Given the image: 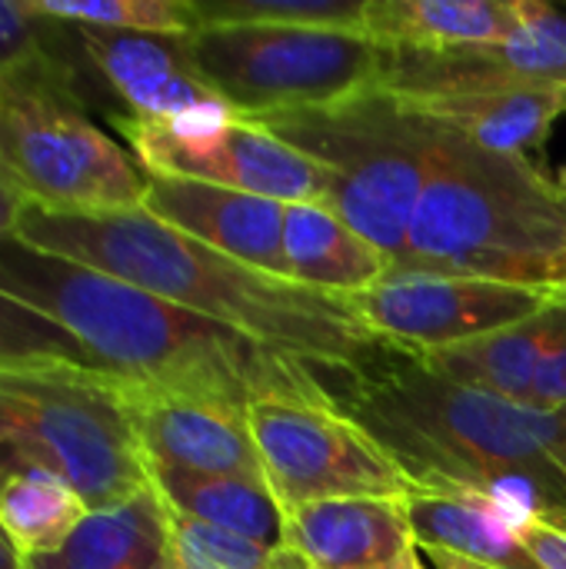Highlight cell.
I'll return each instance as SVG.
<instances>
[{"mask_svg":"<svg viewBox=\"0 0 566 569\" xmlns=\"http://www.w3.org/2000/svg\"><path fill=\"white\" fill-rule=\"evenodd\" d=\"M147 477L170 510L267 547H287V510L264 480L193 473L157 460H147Z\"/></svg>","mask_w":566,"mask_h":569,"instance_id":"obj_23","label":"cell"},{"mask_svg":"<svg viewBox=\"0 0 566 569\" xmlns=\"http://www.w3.org/2000/svg\"><path fill=\"white\" fill-rule=\"evenodd\" d=\"M477 83H524L566 90V13L544 0H520V23L494 43L440 53H387L380 87L427 93Z\"/></svg>","mask_w":566,"mask_h":569,"instance_id":"obj_12","label":"cell"},{"mask_svg":"<svg viewBox=\"0 0 566 569\" xmlns=\"http://www.w3.org/2000/svg\"><path fill=\"white\" fill-rule=\"evenodd\" d=\"M400 270L566 293V193L527 157L440 130Z\"/></svg>","mask_w":566,"mask_h":569,"instance_id":"obj_4","label":"cell"},{"mask_svg":"<svg viewBox=\"0 0 566 569\" xmlns=\"http://www.w3.org/2000/svg\"><path fill=\"white\" fill-rule=\"evenodd\" d=\"M167 513H170L173 540L210 569H307L304 560L287 547L257 543L250 537H240V533L210 527L203 520L183 517L170 507H167Z\"/></svg>","mask_w":566,"mask_h":569,"instance_id":"obj_28","label":"cell"},{"mask_svg":"<svg viewBox=\"0 0 566 569\" xmlns=\"http://www.w3.org/2000/svg\"><path fill=\"white\" fill-rule=\"evenodd\" d=\"M340 410L417 487L480 490L514 513L517 533L530 520L566 530V410L454 383L414 353L347 383Z\"/></svg>","mask_w":566,"mask_h":569,"instance_id":"obj_3","label":"cell"},{"mask_svg":"<svg viewBox=\"0 0 566 569\" xmlns=\"http://www.w3.org/2000/svg\"><path fill=\"white\" fill-rule=\"evenodd\" d=\"M394 97L444 133L507 157H527L537 150L566 113L564 87L477 83Z\"/></svg>","mask_w":566,"mask_h":569,"instance_id":"obj_16","label":"cell"},{"mask_svg":"<svg viewBox=\"0 0 566 569\" xmlns=\"http://www.w3.org/2000/svg\"><path fill=\"white\" fill-rule=\"evenodd\" d=\"M520 543L540 569H566V530L544 520H530L520 527Z\"/></svg>","mask_w":566,"mask_h":569,"instance_id":"obj_30","label":"cell"},{"mask_svg":"<svg viewBox=\"0 0 566 569\" xmlns=\"http://www.w3.org/2000/svg\"><path fill=\"white\" fill-rule=\"evenodd\" d=\"M374 569H424V560H420L417 547H410L404 557H397V560H390V563H384V567H374Z\"/></svg>","mask_w":566,"mask_h":569,"instance_id":"obj_36","label":"cell"},{"mask_svg":"<svg viewBox=\"0 0 566 569\" xmlns=\"http://www.w3.org/2000/svg\"><path fill=\"white\" fill-rule=\"evenodd\" d=\"M113 123L147 173L230 187L280 203L327 207L330 173L240 117L163 123L127 113L113 117Z\"/></svg>","mask_w":566,"mask_h":569,"instance_id":"obj_10","label":"cell"},{"mask_svg":"<svg viewBox=\"0 0 566 569\" xmlns=\"http://www.w3.org/2000/svg\"><path fill=\"white\" fill-rule=\"evenodd\" d=\"M200 27H307L364 33L367 0H193Z\"/></svg>","mask_w":566,"mask_h":569,"instance_id":"obj_26","label":"cell"},{"mask_svg":"<svg viewBox=\"0 0 566 569\" xmlns=\"http://www.w3.org/2000/svg\"><path fill=\"white\" fill-rule=\"evenodd\" d=\"M13 237L33 250L77 260L207 320L234 327L324 370L344 383V390L387 357L400 353L364 323L354 297L247 267L157 220L143 207L117 213H67L27 203Z\"/></svg>","mask_w":566,"mask_h":569,"instance_id":"obj_2","label":"cell"},{"mask_svg":"<svg viewBox=\"0 0 566 569\" xmlns=\"http://www.w3.org/2000/svg\"><path fill=\"white\" fill-rule=\"evenodd\" d=\"M40 470L90 510L150 487L120 383L97 370H0V473Z\"/></svg>","mask_w":566,"mask_h":569,"instance_id":"obj_7","label":"cell"},{"mask_svg":"<svg viewBox=\"0 0 566 569\" xmlns=\"http://www.w3.org/2000/svg\"><path fill=\"white\" fill-rule=\"evenodd\" d=\"M330 173L327 207L384 250L394 270L407 260L410 227L437 160L440 130L407 110L384 87L357 97L240 117Z\"/></svg>","mask_w":566,"mask_h":569,"instance_id":"obj_6","label":"cell"},{"mask_svg":"<svg viewBox=\"0 0 566 569\" xmlns=\"http://www.w3.org/2000/svg\"><path fill=\"white\" fill-rule=\"evenodd\" d=\"M0 569H27L23 557H20V550H17V547H13V540L3 533V527H0Z\"/></svg>","mask_w":566,"mask_h":569,"instance_id":"obj_34","label":"cell"},{"mask_svg":"<svg viewBox=\"0 0 566 569\" xmlns=\"http://www.w3.org/2000/svg\"><path fill=\"white\" fill-rule=\"evenodd\" d=\"M564 333L566 293H560L547 310H540L537 317H530L524 323H514L507 330L427 353L420 360L454 383L477 387V390H487V393H497V397L530 407L534 380H537L544 360L550 357V350L564 340Z\"/></svg>","mask_w":566,"mask_h":569,"instance_id":"obj_21","label":"cell"},{"mask_svg":"<svg viewBox=\"0 0 566 569\" xmlns=\"http://www.w3.org/2000/svg\"><path fill=\"white\" fill-rule=\"evenodd\" d=\"M120 393L147 460L193 473L264 480L247 413L127 383H120Z\"/></svg>","mask_w":566,"mask_h":569,"instance_id":"obj_14","label":"cell"},{"mask_svg":"<svg viewBox=\"0 0 566 569\" xmlns=\"http://www.w3.org/2000/svg\"><path fill=\"white\" fill-rule=\"evenodd\" d=\"M63 43L0 73V167L23 197L47 210L117 213L143 207L147 170L103 133L83 97L80 43Z\"/></svg>","mask_w":566,"mask_h":569,"instance_id":"obj_5","label":"cell"},{"mask_svg":"<svg viewBox=\"0 0 566 569\" xmlns=\"http://www.w3.org/2000/svg\"><path fill=\"white\" fill-rule=\"evenodd\" d=\"M554 180H557V187H560V190H564V193H566V167H564V170H560V173H557V177H554Z\"/></svg>","mask_w":566,"mask_h":569,"instance_id":"obj_37","label":"cell"},{"mask_svg":"<svg viewBox=\"0 0 566 569\" xmlns=\"http://www.w3.org/2000/svg\"><path fill=\"white\" fill-rule=\"evenodd\" d=\"M417 547L494 569H540L517 537L514 513L467 487H414L404 497Z\"/></svg>","mask_w":566,"mask_h":569,"instance_id":"obj_18","label":"cell"},{"mask_svg":"<svg viewBox=\"0 0 566 569\" xmlns=\"http://www.w3.org/2000/svg\"><path fill=\"white\" fill-rule=\"evenodd\" d=\"M77 367L103 373L93 357L47 313L0 293V370Z\"/></svg>","mask_w":566,"mask_h":569,"instance_id":"obj_27","label":"cell"},{"mask_svg":"<svg viewBox=\"0 0 566 569\" xmlns=\"http://www.w3.org/2000/svg\"><path fill=\"white\" fill-rule=\"evenodd\" d=\"M197 73L237 117L327 107L380 83L387 53L357 30L200 27L183 37Z\"/></svg>","mask_w":566,"mask_h":569,"instance_id":"obj_8","label":"cell"},{"mask_svg":"<svg viewBox=\"0 0 566 569\" xmlns=\"http://www.w3.org/2000/svg\"><path fill=\"white\" fill-rule=\"evenodd\" d=\"M417 547L404 500H320L287 513V550L307 569H374Z\"/></svg>","mask_w":566,"mask_h":569,"instance_id":"obj_17","label":"cell"},{"mask_svg":"<svg viewBox=\"0 0 566 569\" xmlns=\"http://www.w3.org/2000/svg\"><path fill=\"white\" fill-rule=\"evenodd\" d=\"M73 30L87 63L130 107V117L163 123L237 117L234 107L197 73L183 40L90 27Z\"/></svg>","mask_w":566,"mask_h":569,"instance_id":"obj_13","label":"cell"},{"mask_svg":"<svg viewBox=\"0 0 566 569\" xmlns=\"http://www.w3.org/2000/svg\"><path fill=\"white\" fill-rule=\"evenodd\" d=\"M170 569H210L207 563H200L197 557H190L177 540H173V560H170Z\"/></svg>","mask_w":566,"mask_h":569,"instance_id":"obj_35","label":"cell"},{"mask_svg":"<svg viewBox=\"0 0 566 569\" xmlns=\"http://www.w3.org/2000/svg\"><path fill=\"white\" fill-rule=\"evenodd\" d=\"M434 569H494L484 567V563H474V560H460V557H450V553H440V550H427Z\"/></svg>","mask_w":566,"mask_h":569,"instance_id":"obj_33","label":"cell"},{"mask_svg":"<svg viewBox=\"0 0 566 569\" xmlns=\"http://www.w3.org/2000/svg\"><path fill=\"white\" fill-rule=\"evenodd\" d=\"M33 13L117 33H147L183 40L200 30L193 0H30Z\"/></svg>","mask_w":566,"mask_h":569,"instance_id":"obj_25","label":"cell"},{"mask_svg":"<svg viewBox=\"0 0 566 569\" xmlns=\"http://www.w3.org/2000/svg\"><path fill=\"white\" fill-rule=\"evenodd\" d=\"M27 197H23V190L3 173V167H0V237H7V233H13V227H17V220H20V213L27 210Z\"/></svg>","mask_w":566,"mask_h":569,"instance_id":"obj_32","label":"cell"},{"mask_svg":"<svg viewBox=\"0 0 566 569\" xmlns=\"http://www.w3.org/2000/svg\"><path fill=\"white\" fill-rule=\"evenodd\" d=\"M560 293L484 277H447L390 270L380 283L354 297L364 323L394 350L427 357L547 310Z\"/></svg>","mask_w":566,"mask_h":569,"instance_id":"obj_11","label":"cell"},{"mask_svg":"<svg viewBox=\"0 0 566 569\" xmlns=\"http://www.w3.org/2000/svg\"><path fill=\"white\" fill-rule=\"evenodd\" d=\"M143 210L247 267H257L274 277H287V263H284L287 203L280 200L230 190V187H214V183H197V180L147 173Z\"/></svg>","mask_w":566,"mask_h":569,"instance_id":"obj_15","label":"cell"},{"mask_svg":"<svg viewBox=\"0 0 566 569\" xmlns=\"http://www.w3.org/2000/svg\"><path fill=\"white\" fill-rule=\"evenodd\" d=\"M0 293L47 313L127 387L240 413L264 400L327 410L344 400V383L324 370L77 260L33 250L13 233L0 237Z\"/></svg>","mask_w":566,"mask_h":569,"instance_id":"obj_1","label":"cell"},{"mask_svg":"<svg viewBox=\"0 0 566 569\" xmlns=\"http://www.w3.org/2000/svg\"><path fill=\"white\" fill-rule=\"evenodd\" d=\"M520 23V0H367L364 37L384 53L494 43Z\"/></svg>","mask_w":566,"mask_h":569,"instance_id":"obj_20","label":"cell"},{"mask_svg":"<svg viewBox=\"0 0 566 569\" xmlns=\"http://www.w3.org/2000/svg\"><path fill=\"white\" fill-rule=\"evenodd\" d=\"M0 480H3V473H0Z\"/></svg>","mask_w":566,"mask_h":569,"instance_id":"obj_38","label":"cell"},{"mask_svg":"<svg viewBox=\"0 0 566 569\" xmlns=\"http://www.w3.org/2000/svg\"><path fill=\"white\" fill-rule=\"evenodd\" d=\"M530 407L540 410H566V333L564 340L550 350L544 360L534 390H530Z\"/></svg>","mask_w":566,"mask_h":569,"instance_id":"obj_31","label":"cell"},{"mask_svg":"<svg viewBox=\"0 0 566 569\" xmlns=\"http://www.w3.org/2000/svg\"><path fill=\"white\" fill-rule=\"evenodd\" d=\"M284 263L290 280L344 297L370 290L394 270L384 250L324 203H287Z\"/></svg>","mask_w":566,"mask_h":569,"instance_id":"obj_22","label":"cell"},{"mask_svg":"<svg viewBox=\"0 0 566 569\" xmlns=\"http://www.w3.org/2000/svg\"><path fill=\"white\" fill-rule=\"evenodd\" d=\"M173 530L167 503L153 487L103 510H90L80 527L27 569H170Z\"/></svg>","mask_w":566,"mask_h":569,"instance_id":"obj_19","label":"cell"},{"mask_svg":"<svg viewBox=\"0 0 566 569\" xmlns=\"http://www.w3.org/2000/svg\"><path fill=\"white\" fill-rule=\"evenodd\" d=\"M87 513L80 493L53 473L17 470L0 480V527L23 560L53 553Z\"/></svg>","mask_w":566,"mask_h":569,"instance_id":"obj_24","label":"cell"},{"mask_svg":"<svg viewBox=\"0 0 566 569\" xmlns=\"http://www.w3.org/2000/svg\"><path fill=\"white\" fill-rule=\"evenodd\" d=\"M264 480L290 513L320 500H404L417 483L347 413L264 400L247 410Z\"/></svg>","mask_w":566,"mask_h":569,"instance_id":"obj_9","label":"cell"},{"mask_svg":"<svg viewBox=\"0 0 566 569\" xmlns=\"http://www.w3.org/2000/svg\"><path fill=\"white\" fill-rule=\"evenodd\" d=\"M67 23L33 13L30 0H0V73L63 43Z\"/></svg>","mask_w":566,"mask_h":569,"instance_id":"obj_29","label":"cell"}]
</instances>
